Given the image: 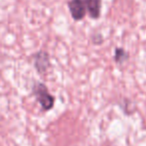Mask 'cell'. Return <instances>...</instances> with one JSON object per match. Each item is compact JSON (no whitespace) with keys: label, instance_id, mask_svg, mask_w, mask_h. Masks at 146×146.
<instances>
[{"label":"cell","instance_id":"obj_1","mask_svg":"<svg viewBox=\"0 0 146 146\" xmlns=\"http://www.w3.org/2000/svg\"><path fill=\"white\" fill-rule=\"evenodd\" d=\"M33 94L44 110H50L54 106L55 98L49 92L48 88L44 84H36L33 88Z\"/></svg>","mask_w":146,"mask_h":146},{"label":"cell","instance_id":"obj_2","mask_svg":"<svg viewBox=\"0 0 146 146\" xmlns=\"http://www.w3.org/2000/svg\"><path fill=\"white\" fill-rule=\"evenodd\" d=\"M68 6H69L72 17L75 21H81L85 18L87 8L84 0H70Z\"/></svg>","mask_w":146,"mask_h":146},{"label":"cell","instance_id":"obj_3","mask_svg":"<svg viewBox=\"0 0 146 146\" xmlns=\"http://www.w3.org/2000/svg\"><path fill=\"white\" fill-rule=\"evenodd\" d=\"M34 66L39 74H45L50 67V57L45 51H39L34 56Z\"/></svg>","mask_w":146,"mask_h":146},{"label":"cell","instance_id":"obj_4","mask_svg":"<svg viewBox=\"0 0 146 146\" xmlns=\"http://www.w3.org/2000/svg\"><path fill=\"white\" fill-rule=\"evenodd\" d=\"M87 11L92 19H98L100 16L102 0H84Z\"/></svg>","mask_w":146,"mask_h":146},{"label":"cell","instance_id":"obj_5","mask_svg":"<svg viewBox=\"0 0 146 146\" xmlns=\"http://www.w3.org/2000/svg\"><path fill=\"white\" fill-rule=\"evenodd\" d=\"M113 59L116 64H123L129 59V54L123 48H115L114 49Z\"/></svg>","mask_w":146,"mask_h":146},{"label":"cell","instance_id":"obj_6","mask_svg":"<svg viewBox=\"0 0 146 146\" xmlns=\"http://www.w3.org/2000/svg\"><path fill=\"white\" fill-rule=\"evenodd\" d=\"M92 43L96 45H100L104 42V38L100 34H94V36L92 37Z\"/></svg>","mask_w":146,"mask_h":146}]
</instances>
